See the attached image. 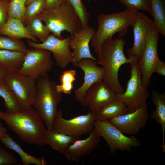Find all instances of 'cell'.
Segmentation results:
<instances>
[{"label": "cell", "instance_id": "3", "mask_svg": "<svg viewBox=\"0 0 165 165\" xmlns=\"http://www.w3.org/2000/svg\"><path fill=\"white\" fill-rule=\"evenodd\" d=\"M126 42L123 37L119 36L115 39L106 40L101 47L102 66L104 71L103 81L116 94H121L125 91L119 79V69L122 65L130 64L131 61V58L127 57L124 53Z\"/></svg>", "mask_w": 165, "mask_h": 165}, {"label": "cell", "instance_id": "31", "mask_svg": "<svg viewBox=\"0 0 165 165\" xmlns=\"http://www.w3.org/2000/svg\"><path fill=\"white\" fill-rule=\"evenodd\" d=\"M45 0H34L26 6L24 18L25 25L33 17L39 15L43 10Z\"/></svg>", "mask_w": 165, "mask_h": 165}, {"label": "cell", "instance_id": "9", "mask_svg": "<svg viewBox=\"0 0 165 165\" xmlns=\"http://www.w3.org/2000/svg\"><path fill=\"white\" fill-rule=\"evenodd\" d=\"M53 64L51 52L43 49L33 48L26 53L22 65L17 72L37 80L47 76Z\"/></svg>", "mask_w": 165, "mask_h": 165}, {"label": "cell", "instance_id": "26", "mask_svg": "<svg viewBox=\"0 0 165 165\" xmlns=\"http://www.w3.org/2000/svg\"><path fill=\"white\" fill-rule=\"evenodd\" d=\"M25 26L30 34L42 42L46 40L51 33L38 15L32 18Z\"/></svg>", "mask_w": 165, "mask_h": 165}, {"label": "cell", "instance_id": "4", "mask_svg": "<svg viewBox=\"0 0 165 165\" xmlns=\"http://www.w3.org/2000/svg\"><path fill=\"white\" fill-rule=\"evenodd\" d=\"M38 15L51 33L60 38H62L63 31L72 35L83 27L78 15L67 0L56 7L43 10Z\"/></svg>", "mask_w": 165, "mask_h": 165}, {"label": "cell", "instance_id": "13", "mask_svg": "<svg viewBox=\"0 0 165 165\" xmlns=\"http://www.w3.org/2000/svg\"><path fill=\"white\" fill-rule=\"evenodd\" d=\"M116 94L103 80L93 84L80 102L96 114L109 102L116 100Z\"/></svg>", "mask_w": 165, "mask_h": 165}, {"label": "cell", "instance_id": "27", "mask_svg": "<svg viewBox=\"0 0 165 165\" xmlns=\"http://www.w3.org/2000/svg\"><path fill=\"white\" fill-rule=\"evenodd\" d=\"M0 97L4 101L6 112L13 113L22 110L13 93L6 85L3 79L0 80Z\"/></svg>", "mask_w": 165, "mask_h": 165}, {"label": "cell", "instance_id": "30", "mask_svg": "<svg viewBox=\"0 0 165 165\" xmlns=\"http://www.w3.org/2000/svg\"><path fill=\"white\" fill-rule=\"evenodd\" d=\"M26 2V0H9L8 7L9 16L18 19L24 23Z\"/></svg>", "mask_w": 165, "mask_h": 165}, {"label": "cell", "instance_id": "5", "mask_svg": "<svg viewBox=\"0 0 165 165\" xmlns=\"http://www.w3.org/2000/svg\"><path fill=\"white\" fill-rule=\"evenodd\" d=\"M56 82L48 76L36 80V93L33 107L41 117L47 129L53 128L58 110L57 106L62 99V93L56 89Z\"/></svg>", "mask_w": 165, "mask_h": 165}, {"label": "cell", "instance_id": "40", "mask_svg": "<svg viewBox=\"0 0 165 165\" xmlns=\"http://www.w3.org/2000/svg\"><path fill=\"white\" fill-rule=\"evenodd\" d=\"M34 0H26V6L29 4L30 2H32Z\"/></svg>", "mask_w": 165, "mask_h": 165}, {"label": "cell", "instance_id": "24", "mask_svg": "<svg viewBox=\"0 0 165 165\" xmlns=\"http://www.w3.org/2000/svg\"><path fill=\"white\" fill-rule=\"evenodd\" d=\"M129 112L127 107L123 101L116 100L112 101L96 114V119L109 120Z\"/></svg>", "mask_w": 165, "mask_h": 165}, {"label": "cell", "instance_id": "8", "mask_svg": "<svg viewBox=\"0 0 165 165\" xmlns=\"http://www.w3.org/2000/svg\"><path fill=\"white\" fill-rule=\"evenodd\" d=\"M3 79L22 110L32 106L36 93V80L17 72H7Z\"/></svg>", "mask_w": 165, "mask_h": 165}, {"label": "cell", "instance_id": "33", "mask_svg": "<svg viewBox=\"0 0 165 165\" xmlns=\"http://www.w3.org/2000/svg\"><path fill=\"white\" fill-rule=\"evenodd\" d=\"M124 5L126 8L143 10L151 13L149 0H116Z\"/></svg>", "mask_w": 165, "mask_h": 165}, {"label": "cell", "instance_id": "32", "mask_svg": "<svg viewBox=\"0 0 165 165\" xmlns=\"http://www.w3.org/2000/svg\"><path fill=\"white\" fill-rule=\"evenodd\" d=\"M78 15L82 24L85 27L88 25L90 14L82 0H67Z\"/></svg>", "mask_w": 165, "mask_h": 165}, {"label": "cell", "instance_id": "17", "mask_svg": "<svg viewBox=\"0 0 165 165\" xmlns=\"http://www.w3.org/2000/svg\"><path fill=\"white\" fill-rule=\"evenodd\" d=\"M96 30L89 25L82 27L79 31L71 36L70 48L72 50L75 65L83 58L94 60L98 63L97 59L92 54L89 47L91 38Z\"/></svg>", "mask_w": 165, "mask_h": 165}, {"label": "cell", "instance_id": "34", "mask_svg": "<svg viewBox=\"0 0 165 165\" xmlns=\"http://www.w3.org/2000/svg\"><path fill=\"white\" fill-rule=\"evenodd\" d=\"M17 162L15 156L3 149L0 144V165H15Z\"/></svg>", "mask_w": 165, "mask_h": 165}, {"label": "cell", "instance_id": "43", "mask_svg": "<svg viewBox=\"0 0 165 165\" xmlns=\"http://www.w3.org/2000/svg\"><path fill=\"white\" fill-rule=\"evenodd\" d=\"M88 0V1H90L91 0Z\"/></svg>", "mask_w": 165, "mask_h": 165}, {"label": "cell", "instance_id": "23", "mask_svg": "<svg viewBox=\"0 0 165 165\" xmlns=\"http://www.w3.org/2000/svg\"><path fill=\"white\" fill-rule=\"evenodd\" d=\"M26 53L0 50V67L7 72H17L21 67Z\"/></svg>", "mask_w": 165, "mask_h": 165}, {"label": "cell", "instance_id": "42", "mask_svg": "<svg viewBox=\"0 0 165 165\" xmlns=\"http://www.w3.org/2000/svg\"><path fill=\"white\" fill-rule=\"evenodd\" d=\"M5 0L7 1H9V0Z\"/></svg>", "mask_w": 165, "mask_h": 165}, {"label": "cell", "instance_id": "1", "mask_svg": "<svg viewBox=\"0 0 165 165\" xmlns=\"http://www.w3.org/2000/svg\"><path fill=\"white\" fill-rule=\"evenodd\" d=\"M138 11L126 8L123 11L109 14L101 13L97 17L98 28L92 37L90 42L94 49L98 64L102 65L101 47L106 40L112 38L118 33L122 37L127 32L130 26L134 24Z\"/></svg>", "mask_w": 165, "mask_h": 165}, {"label": "cell", "instance_id": "12", "mask_svg": "<svg viewBox=\"0 0 165 165\" xmlns=\"http://www.w3.org/2000/svg\"><path fill=\"white\" fill-rule=\"evenodd\" d=\"M160 34L155 25L148 34L144 50L138 63L143 84L148 86L155 67L160 59L158 46Z\"/></svg>", "mask_w": 165, "mask_h": 165}, {"label": "cell", "instance_id": "18", "mask_svg": "<svg viewBox=\"0 0 165 165\" xmlns=\"http://www.w3.org/2000/svg\"><path fill=\"white\" fill-rule=\"evenodd\" d=\"M84 139H77L68 148L64 155L68 160L77 162L89 155L98 145L101 136L94 128Z\"/></svg>", "mask_w": 165, "mask_h": 165}, {"label": "cell", "instance_id": "2", "mask_svg": "<svg viewBox=\"0 0 165 165\" xmlns=\"http://www.w3.org/2000/svg\"><path fill=\"white\" fill-rule=\"evenodd\" d=\"M0 118L21 140L31 144L44 145L46 129L41 117L33 106L16 113L2 112Z\"/></svg>", "mask_w": 165, "mask_h": 165}, {"label": "cell", "instance_id": "35", "mask_svg": "<svg viewBox=\"0 0 165 165\" xmlns=\"http://www.w3.org/2000/svg\"><path fill=\"white\" fill-rule=\"evenodd\" d=\"M9 1L0 0V28L6 23L9 17Z\"/></svg>", "mask_w": 165, "mask_h": 165}, {"label": "cell", "instance_id": "25", "mask_svg": "<svg viewBox=\"0 0 165 165\" xmlns=\"http://www.w3.org/2000/svg\"><path fill=\"white\" fill-rule=\"evenodd\" d=\"M151 14L160 34L165 36V0H149Z\"/></svg>", "mask_w": 165, "mask_h": 165}, {"label": "cell", "instance_id": "41", "mask_svg": "<svg viewBox=\"0 0 165 165\" xmlns=\"http://www.w3.org/2000/svg\"><path fill=\"white\" fill-rule=\"evenodd\" d=\"M2 112V111L0 109V114Z\"/></svg>", "mask_w": 165, "mask_h": 165}, {"label": "cell", "instance_id": "11", "mask_svg": "<svg viewBox=\"0 0 165 165\" xmlns=\"http://www.w3.org/2000/svg\"><path fill=\"white\" fill-rule=\"evenodd\" d=\"M71 36L60 38L50 33L46 40L41 43L36 42L27 39L28 46L33 48L47 50L52 53L57 66L63 69L68 64H73L74 60L72 52L70 50Z\"/></svg>", "mask_w": 165, "mask_h": 165}, {"label": "cell", "instance_id": "29", "mask_svg": "<svg viewBox=\"0 0 165 165\" xmlns=\"http://www.w3.org/2000/svg\"><path fill=\"white\" fill-rule=\"evenodd\" d=\"M0 50L18 51L26 53L29 50L21 39L0 35Z\"/></svg>", "mask_w": 165, "mask_h": 165}, {"label": "cell", "instance_id": "21", "mask_svg": "<svg viewBox=\"0 0 165 165\" xmlns=\"http://www.w3.org/2000/svg\"><path fill=\"white\" fill-rule=\"evenodd\" d=\"M152 101L155 106V109L149 116L160 125L162 130L163 142L161 146V153L165 152V93H160L157 91L153 90L152 93Z\"/></svg>", "mask_w": 165, "mask_h": 165}, {"label": "cell", "instance_id": "15", "mask_svg": "<svg viewBox=\"0 0 165 165\" xmlns=\"http://www.w3.org/2000/svg\"><path fill=\"white\" fill-rule=\"evenodd\" d=\"M154 25L153 20L138 12L132 26L134 42L132 47L127 50L128 57H134L138 61L142 54L149 32Z\"/></svg>", "mask_w": 165, "mask_h": 165}, {"label": "cell", "instance_id": "19", "mask_svg": "<svg viewBox=\"0 0 165 165\" xmlns=\"http://www.w3.org/2000/svg\"><path fill=\"white\" fill-rule=\"evenodd\" d=\"M79 138L60 132L53 128L46 129L43 141L44 145H49L53 149L64 154L68 147Z\"/></svg>", "mask_w": 165, "mask_h": 165}, {"label": "cell", "instance_id": "16", "mask_svg": "<svg viewBox=\"0 0 165 165\" xmlns=\"http://www.w3.org/2000/svg\"><path fill=\"white\" fill-rule=\"evenodd\" d=\"M97 62L92 59L83 58L75 66L80 68L84 73V82L82 85L74 91L76 100L80 101L88 89L94 84L103 81L104 77L103 67L97 65Z\"/></svg>", "mask_w": 165, "mask_h": 165}, {"label": "cell", "instance_id": "39", "mask_svg": "<svg viewBox=\"0 0 165 165\" xmlns=\"http://www.w3.org/2000/svg\"><path fill=\"white\" fill-rule=\"evenodd\" d=\"M7 73L4 69L0 67V80L4 78Z\"/></svg>", "mask_w": 165, "mask_h": 165}, {"label": "cell", "instance_id": "10", "mask_svg": "<svg viewBox=\"0 0 165 165\" xmlns=\"http://www.w3.org/2000/svg\"><path fill=\"white\" fill-rule=\"evenodd\" d=\"M63 112L58 111L54 120L53 128L57 131L73 137H79L90 133L94 128L96 119V114L90 111L87 114L67 119L63 117Z\"/></svg>", "mask_w": 165, "mask_h": 165}, {"label": "cell", "instance_id": "14", "mask_svg": "<svg viewBox=\"0 0 165 165\" xmlns=\"http://www.w3.org/2000/svg\"><path fill=\"white\" fill-rule=\"evenodd\" d=\"M149 117L147 104L133 112L109 120L124 134L132 136L146 125Z\"/></svg>", "mask_w": 165, "mask_h": 165}, {"label": "cell", "instance_id": "20", "mask_svg": "<svg viewBox=\"0 0 165 165\" xmlns=\"http://www.w3.org/2000/svg\"><path fill=\"white\" fill-rule=\"evenodd\" d=\"M0 35L17 39L26 38L39 42L37 38L30 34L22 22L14 18L9 17L6 23L0 28Z\"/></svg>", "mask_w": 165, "mask_h": 165}, {"label": "cell", "instance_id": "6", "mask_svg": "<svg viewBox=\"0 0 165 165\" xmlns=\"http://www.w3.org/2000/svg\"><path fill=\"white\" fill-rule=\"evenodd\" d=\"M130 58V77L126 90L121 94H116V100L123 102L129 112H133L147 104L149 94L148 86L142 83L138 61L134 57Z\"/></svg>", "mask_w": 165, "mask_h": 165}, {"label": "cell", "instance_id": "22", "mask_svg": "<svg viewBox=\"0 0 165 165\" xmlns=\"http://www.w3.org/2000/svg\"><path fill=\"white\" fill-rule=\"evenodd\" d=\"M0 141L6 147L14 151L19 155L23 165H46L48 163L43 157L41 158L36 157L26 152L8 133L0 138Z\"/></svg>", "mask_w": 165, "mask_h": 165}, {"label": "cell", "instance_id": "38", "mask_svg": "<svg viewBox=\"0 0 165 165\" xmlns=\"http://www.w3.org/2000/svg\"><path fill=\"white\" fill-rule=\"evenodd\" d=\"M7 133V129L0 122V138L5 136Z\"/></svg>", "mask_w": 165, "mask_h": 165}, {"label": "cell", "instance_id": "36", "mask_svg": "<svg viewBox=\"0 0 165 165\" xmlns=\"http://www.w3.org/2000/svg\"><path fill=\"white\" fill-rule=\"evenodd\" d=\"M65 0H45L44 10L53 8L57 6Z\"/></svg>", "mask_w": 165, "mask_h": 165}, {"label": "cell", "instance_id": "37", "mask_svg": "<svg viewBox=\"0 0 165 165\" xmlns=\"http://www.w3.org/2000/svg\"><path fill=\"white\" fill-rule=\"evenodd\" d=\"M163 76H165V62L159 59L154 70V73Z\"/></svg>", "mask_w": 165, "mask_h": 165}, {"label": "cell", "instance_id": "28", "mask_svg": "<svg viewBox=\"0 0 165 165\" xmlns=\"http://www.w3.org/2000/svg\"><path fill=\"white\" fill-rule=\"evenodd\" d=\"M75 70L70 69L64 71L60 77L61 84L56 85L57 91L60 93L70 94L73 88V82L76 80Z\"/></svg>", "mask_w": 165, "mask_h": 165}, {"label": "cell", "instance_id": "7", "mask_svg": "<svg viewBox=\"0 0 165 165\" xmlns=\"http://www.w3.org/2000/svg\"><path fill=\"white\" fill-rule=\"evenodd\" d=\"M94 125L97 132L107 143L112 155L118 150L131 152L132 147L137 148L141 145L140 141L134 136L125 135L108 120L96 119Z\"/></svg>", "mask_w": 165, "mask_h": 165}]
</instances>
